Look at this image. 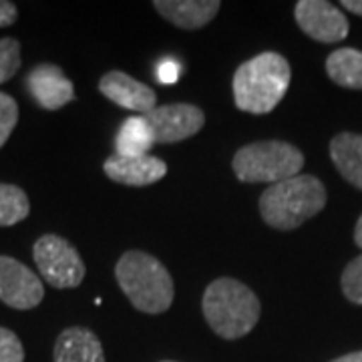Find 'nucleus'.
<instances>
[{
	"instance_id": "f257e3e1",
	"label": "nucleus",
	"mask_w": 362,
	"mask_h": 362,
	"mask_svg": "<svg viewBox=\"0 0 362 362\" xmlns=\"http://www.w3.org/2000/svg\"><path fill=\"white\" fill-rule=\"evenodd\" d=\"M290 81V63L280 52H259L238 66L233 75L235 107L252 115H266L284 99Z\"/></svg>"
},
{
	"instance_id": "f03ea898",
	"label": "nucleus",
	"mask_w": 362,
	"mask_h": 362,
	"mask_svg": "<svg viewBox=\"0 0 362 362\" xmlns=\"http://www.w3.org/2000/svg\"><path fill=\"white\" fill-rule=\"evenodd\" d=\"M326 206L324 183L314 175H296L270 185L259 195V214L274 230L290 232L320 214Z\"/></svg>"
},
{
	"instance_id": "7ed1b4c3",
	"label": "nucleus",
	"mask_w": 362,
	"mask_h": 362,
	"mask_svg": "<svg viewBox=\"0 0 362 362\" xmlns=\"http://www.w3.org/2000/svg\"><path fill=\"white\" fill-rule=\"evenodd\" d=\"M202 310L218 337L238 340L256 328L262 306L252 288L242 284L240 280L218 278L206 288Z\"/></svg>"
},
{
	"instance_id": "20e7f679",
	"label": "nucleus",
	"mask_w": 362,
	"mask_h": 362,
	"mask_svg": "<svg viewBox=\"0 0 362 362\" xmlns=\"http://www.w3.org/2000/svg\"><path fill=\"white\" fill-rule=\"evenodd\" d=\"M115 278L123 294L139 312L161 314L169 310L175 286L168 268L141 250L125 252L115 266Z\"/></svg>"
},
{
	"instance_id": "39448f33",
	"label": "nucleus",
	"mask_w": 362,
	"mask_h": 362,
	"mask_svg": "<svg viewBox=\"0 0 362 362\" xmlns=\"http://www.w3.org/2000/svg\"><path fill=\"white\" fill-rule=\"evenodd\" d=\"M304 153L292 143L256 141L244 145L233 156L232 169L242 183H280L300 175Z\"/></svg>"
},
{
	"instance_id": "423d86ee",
	"label": "nucleus",
	"mask_w": 362,
	"mask_h": 362,
	"mask_svg": "<svg viewBox=\"0 0 362 362\" xmlns=\"http://www.w3.org/2000/svg\"><path fill=\"white\" fill-rule=\"evenodd\" d=\"M33 258L42 280L52 288H77L85 278V262L71 242L57 233H45L35 242Z\"/></svg>"
},
{
	"instance_id": "0eeeda50",
	"label": "nucleus",
	"mask_w": 362,
	"mask_h": 362,
	"mask_svg": "<svg viewBox=\"0 0 362 362\" xmlns=\"http://www.w3.org/2000/svg\"><path fill=\"white\" fill-rule=\"evenodd\" d=\"M45 298L42 280L23 262L0 256V300L14 310L37 308Z\"/></svg>"
},
{
	"instance_id": "6e6552de",
	"label": "nucleus",
	"mask_w": 362,
	"mask_h": 362,
	"mask_svg": "<svg viewBox=\"0 0 362 362\" xmlns=\"http://www.w3.org/2000/svg\"><path fill=\"white\" fill-rule=\"evenodd\" d=\"M143 117L153 131L156 143L161 145L183 141L195 135L206 123L204 111L189 103L157 105L153 111Z\"/></svg>"
},
{
	"instance_id": "1a4fd4ad",
	"label": "nucleus",
	"mask_w": 362,
	"mask_h": 362,
	"mask_svg": "<svg viewBox=\"0 0 362 362\" xmlns=\"http://www.w3.org/2000/svg\"><path fill=\"white\" fill-rule=\"evenodd\" d=\"M298 26L310 39L332 45L349 37V21L344 13L326 0H300L294 6Z\"/></svg>"
},
{
	"instance_id": "9d476101",
	"label": "nucleus",
	"mask_w": 362,
	"mask_h": 362,
	"mask_svg": "<svg viewBox=\"0 0 362 362\" xmlns=\"http://www.w3.org/2000/svg\"><path fill=\"white\" fill-rule=\"evenodd\" d=\"M26 87L33 99L47 111L63 109L75 99V87L65 77L63 69L51 63L37 65L26 77Z\"/></svg>"
},
{
	"instance_id": "9b49d317",
	"label": "nucleus",
	"mask_w": 362,
	"mask_h": 362,
	"mask_svg": "<svg viewBox=\"0 0 362 362\" xmlns=\"http://www.w3.org/2000/svg\"><path fill=\"white\" fill-rule=\"evenodd\" d=\"M99 90L111 103L123 109L147 115L157 107V95L151 87L137 78L129 77L123 71H109L99 81Z\"/></svg>"
},
{
	"instance_id": "f8f14e48",
	"label": "nucleus",
	"mask_w": 362,
	"mask_h": 362,
	"mask_svg": "<svg viewBox=\"0 0 362 362\" xmlns=\"http://www.w3.org/2000/svg\"><path fill=\"white\" fill-rule=\"evenodd\" d=\"M103 171L109 180L117 181L121 185L145 187V185H153L159 180H163L168 173V165L163 159L153 156L123 157L115 153L105 161Z\"/></svg>"
},
{
	"instance_id": "ddd939ff",
	"label": "nucleus",
	"mask_w": 362,
	"mask_h": 362,
	"mask_svg": "<svg viewBox=\"0 0 362 362\" xmlns=\"http://www.w3.org/2000/svg\"><path fill=\"white\" fill-rule=\"evenodd\" d=\"M153 8L177 28L197 30L206 26L221 8L218 0H156Z\"/></svg>"
},
{
	"instance_id": "4468645a",
	"label": "nucleus",
	"mask_w": 362,
	"mask_h": 362,
	"mask_svg": "<svg viewBox=\"0 0 362 362\" xmlns=\"http://www.w3.org/2000/svg\"><path fill=\"white\" fill-rule=\"evenodd\" d=\"M54 362H105L103 344L89 328L71 326L57 338Z\"/></svg>"
},
{
	"instance_id": "2eb2a0df",
	"label": "nucleus",
	"mask_w": 362,
	"mask_h": 362,
	"mask_svg": "<svg viewBox=\"0 0 362 362\" xmlns=\"http://www.w3.org/2000/svg\"><path fill=\"white\" fill-rule=\"evenodd\" d=\"M330 157L338 173L350 185L362 189V135L338 133L330 141Z\"/></svg>"
},
{
	"instance_id": "dca6fc26",
	"label": "nucleus",
	"mask_w": 362,
	"mask_h": 362,
	"mask_svg": "<svg viewBox=\"0 0 362 362\" xmlns=\"http://www.w3.org/2000/svg\"><path fill=\"white\" fill-rule=\"evenodd\" d=\"M156 145L153 131L145 117H129L123 121L115 137L117 156L139 157L147 156V151Z\"/></svg>"
},
{
	"instance_id": "f3484780",
	"label": "nucleus",
	"mask_w": 362,
	"mask_h": 362,
	"mask_svg": "<svg viewBox=\"0 0 362 362\" xmlns=\"http://www.w3.org/2000/svg\"><path fill=\"white\" fill-rule=\"evenodd\" d=\"M326 73L344 89L362 90V51L356 49H337L326 59Z\"/></svg>"
},
{
	"instance_id": "a211bd4d",
	"label": "nucleus",
	"mask_w": 362,
	"mask_h": 362,
	"mask_svg": "<svg viewBox=\"0 0 362 362\" xmlns=\"http://www.w3.org/2000/svg\"><path fill=\"white\" fill-rule=\"evenodd\" d=\"M30 202L25 189L11 183H0V228H8L28 218Z\"/></svg>"
},
{
	"instance_id": "6ab92c4d",
	"label": "nucleus",
	"mask_w": 362,
	"mask_h": 362,
	"mask_svg": "<svg viewBox=\"0 0 362 362\" xmlns=\"http://www.w3.org/2000/svg\"><path fill=\"white\" fill-rule=\"evenodd\" d=\"M21 65V42L13 37L0 39V85L11 81L18 73Z\"/></svg>"
},
{
	"instance_id": "aec40b11",
	"label": "nucleus",
	"mask_w": 362,
	"mask_h": 362,
	"mask_svg": "<svg viewBox=\"0 0 362 362\" xmlns=\"http://www.w3.org/2000/svg\"><path fill=\"white\" fill-rule=\"evenodd\" d=\"M340 286H342L344 296L349 298L352 304H362V254L344 268Z\"/></svg>"
},
{
	"instance_id": "412c9836",
	"label": "nucleus",
	"mask_w": 362,
	"mask_h": 362,
	"mask_svg": "<svg viewBox=\"0 0 362 362\" xmlns=\"http://www.w3.org/2000/svg\"><path fill=\"white\" fill-rule=\"evenodd\" d=\"M18 123V105L11 95L0 90V147L8 141Z\"/></svg>"
},
{
	"instance_id": "4be33fe9",
	"label": "nucleus",
	"mask_w": 362,
	"mask_h": 362,
	"mask_svg": "<svg viewBox=\"0 0 362 362\" xmlns=\"http://www.w3.org/2000/svg\"><path fill=\"white\" fill-rule=\"evenodd\" d=\"M0 362H25V349L13 330L0 326Z\"/></svg>"
},
{
	"instance_id": "5701e85b",
	"label": "nucleus",
	"mask_w": 362,
	"mask_h": 362,
	"mask_svg": "<svg viewBox=\"0 0 362 362\" xmlns=\"http://www.w3.org/2000/svg\"><path fill=\"white\" fill-rule=\"evenodd\" d=\"M181 66L175 59H165L157 65V81L163 85H175L180 81Z\"/></svg>"
},
{
	"instance_id": "b1692460",
	"label": "nucleus",
	"mask_w": 362,
	"mask_h": 362,
	"mask_svg": "<svg viewBox=\"0 0 362 362\" xmlns=\"http://www.w3.org/2000/svg\"><path fill=\"white\" fill-rule=\"evenodd\" d=\"M16 16H18L16 4L8 2V0H0V28H2V26L14 25Z\"/></svg>"
},
{
	"instance_id": "393cba45",
	"label": "nucleus",
	"mask_w": 362,
	"mask_h": 362,
	"mask_svg": "<svg viewBox=\"0 0 362 362\" xmlns=\"http://www.w3.org/2000/svg\"><path fill=\"white\" fill-rule=\"evenodd\" d=\"M340 6H342V8H349L350 13L362 16V0H342Z\"/></svg>"
},
{
	"instance_id": "a878e982",
	"label": "nucleus",
	"mask_w": 362,
	"mask_h": 362,
	"mask_svg": "<svg viewBox=\"0 0 362 362\" xmlns=\"http://www.w3.org/2000/svg\"><path fill=\"white\" fill-rule=\"evenodd\" d=\"M330 362H362V350H358V352H350V354H344V356L334 358V361H330Z\"/></svg>"
},
{
	"instance_id": "bb28decb",
	"label": "nucleus",
	"mask_w": 362,
	"mask_h": 362,
	"mask_svg": "<svg viewBox=\"0 0 362 362\" xmlns=\"http://www.w3.org/2000/svg\"><path fill=\"white\" fill-rule=\"evenodd\" d=\"M354 242H356V246L362 247V216L356 221V228H354Z\"/></svg>"
},
{
	"instance_id": "cd10ccee",
	"label": "nucleus",
	"mask_w": 362,
	"mask_h": 362,
	"mask_svg": "<svg viewBox=\"0 0 362 362\" xmlns=\"http://www.w3.org/2000/svg\"><path fill=\"white\" fill-rule=\"evenodd\" d=\"M163 362H173V361H163Z\"/></svg>"
}]
</instances>
